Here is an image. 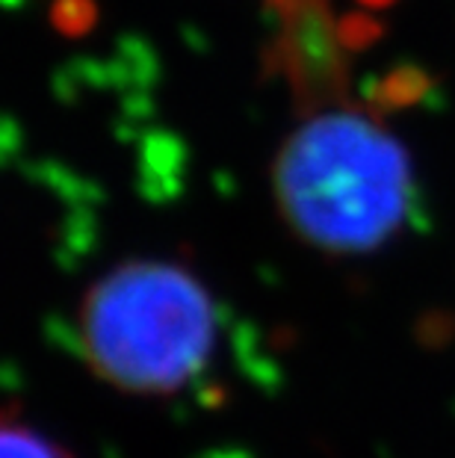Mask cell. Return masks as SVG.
I'll return each mask as SVG.
<instances>
[{"mask_svg":"<svg viewBox=\"0 0 455 458\" xmlns=\"http://www.w3.org/2000/svg\"><path fill=\"white\" fill-rule=\"evenodd\" d=\"M273 196L311 249L364 255L409 219L414 172L405 145L350 101L305 115L287 136L273 160Z\"/></svg>","mask_w":455,"mask_h":458,"instance_id":"6da1fadb","label":"cell"},{"mask_svg":"<svg viewBox=\"0 0 455 458\" xmlns=\"http://www.w3.org/2000/svg\"><path fill=\"white\" fill-rule=\"evenodd\" d=\"M287 6L284 74L305 115L350 104V74L325 9L314 0H281Z\"/></svg>","mask_w":455,"mask_h":458,"instance_id":"3957f363","label":"cell"},{"mask_svg":"<svg viewBox=\"0 0 455 458\" xmlns=\"http://www.w3.org/2000/svg\"><path fill=\"white\" fill-rule=\"evenodd\" d=\"M0 458H72L65 446H60L42 432H36L30 423L18 420L15 414L4 417L0 432Z\"/></svg>","mask_w":455,"mask_h":458,"instance_id":"277c9868","label":"cell"},{"mask_svg":"<svg viewBox=\"0 0 455 458\" xmlns=\"http://www.w3.org/2000/svg\"><path fill=\"white\" fill-rule=\"evenodd\" d=\"M216 301L196 272L172 260H124L86 290L77 346L106 385L169 396L187 387L216 346Z\"/></svg>","mask_w":455,"mask_h":458,"instance_id":"7a4b0ae2","label":"cell"}]
</instances>
